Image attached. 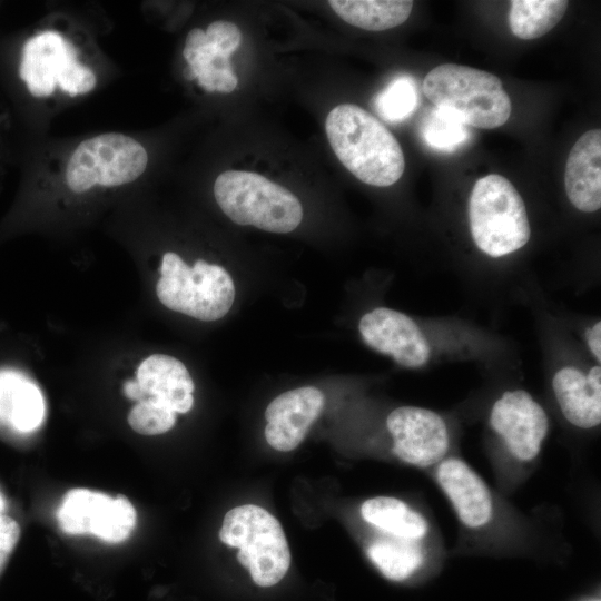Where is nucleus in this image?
I'll return each instance as SVG.
<instances>
[{"label": "nucleus", "instance_id": "f257e3e1", "mask_svg": "<svg viewBox=\"0 0 601 601\" xmlns=\"http://www.w3.org/2000/svg\"><path fill=\"white\" fill-rule=\"evenodd\" d=\"M325 130L338 160L361 181L387 187L403 175L405 159L392 132L372 114L342 104L327 115Z\"/></svg>", "mask_w": 601, "mask_h": 601}, {"label": "nucleus", "instance_id": "f03ea898", "mask_svg": "<svg viewBox=\"0 0 601 601\" xmlns=\"http://www.w3.org/2000/svg\"><path fill=\"white\" fill-rule=\"evenodd\" d=\"M422 88L435 108L455 115L467 127L494 129L511 115V100L501 80L484 70L440 65L425 76Z\"/></svg>", "mask_w": 601, "mask_h": 601}, {"label": "nucleus", "instance_id": "7ed1b4c3", "mask_svg": "<svg viewBox=\"0 0 601 601\" xmlns=\"http://www.w3.org/2000/svg\"><path fill=\"white\" fill-rule=\"evenodd\" d=\"M214 196L224 214L242 226L286 234L293 231L303 219L298 198L256 173H221L215 180Z\"/></svg>", "mask_w": 601, "mask_h": 601}, {"label": "nucleus", "instance_id": "20e7f679", "mask_svg": "<svg viewBox=\"0 0 601 601\" xmlns=\"http://www.w3.org/2000/svg\"><path fill=\"white\" fill-rule=\"evenodd\" d=\"M472 238L491 257L522 248L531 237L524 201L513 184L497 174L480 178L469 201Z\"/></svg>", "mask_w": 601, "mask_h": 601}, {"label": "nucleus", "instance_id": "39448f33", "mask_svg": "<svg viewBox=\"0 0 601 601\" xmlns=\"http://www.w3.org/2000/svg\"><path fill=\"white\" fill-rule=\"evenodd\" d=\"M156 294L167 308L211 322L229 312L235 285L224 267L203 259L189 267L179 255L169 252L162 256Z\"/></svg>", "mask_w": 601, "mask_h": 601}, {"label": "nucleus", "instance_id": "423d86ee", "mask_svg": "<svg viewBox=\"0 0 601 601\" xmlns=\"http://www.w3.org/2000/svg\"><path fill=\"white\" fill-rule=\"evenodd\" d=\"M219 539L238 548V562L259 587L277 584L290 565L288 543L278 520L265 509L245 504L228 511Z\"/></svg>", "mask_w": 601, "mask_h": 601}, {"label": "nucleus", "instance_id": "0eeeda50", "mask_svg": "<svg viewBox=\"0 0 601 601\" xmlns=\"http://www.w3.org/2000/svg\"><path fill=\"white\" fill-rule=\"evenodd\" d=\"M148 155L134 138L109 132L83 140L66 169L68 187L83 193L95 185L117 187L136 180L146 170Z\"/></svg>", "mask_w": 601, "mask_h": 601}, {"label": "nucleus", "instance_id": "6e6552de", "mask_svg": "<svg viewBox=\"0 0 601 601\" xmlns=\"http://www.w3.org/2000/svg\"><path fill=\"white\" fill-rule=\"evenodd\" d=\"M75 47L56 31H43L26 41L19 68L20 78L35 97H47L56 86L70 96L91 91L95 72L80 63Z\"/></svg>", "mask_w": 601, "mask_h": 601}, {"label": "nucleus", "instance_id": "1a4fd4ad", "mask_svg": "<svg viewBox=\"0 0 601 601\" xmlns=\"http://www.w3.org/2000/svg\"><path fill=\"white\" fill-rule=\"evenodd\" d=\"M136 518V510L125 495L114 499L87 489L67 492L57 512L63 532L91 534L111 543L122 542L130 535Z\"/></svg>", "mask_w": 601, "mask_h": 601}, {"label": "nucleus", "instance_id": "9d476101", "mask_svg": "<svg viewBox=\"0 0 601 601\" xmlns=\"http://www.w3.org/2000/svg\"><path fill=\"white\" fill-rule=\"evenodd\" d=\"M392 453L416 467L437 465L450 447L446 423L437 413L418 406H401L386 418Z\"/></svg>", "mask_w": 601, "mask_h": 601}, {"label": "nucleus", "instance_id": "9b49d317", "mask_svg": "<svg viewBox=\"0 0 601 601\" xmlns=\"http://www.w3.org/2000/svg\"><path fill=\"white\" fill-rule=\"evenodd\" d=\"M490 425L514 459L530 462L541 452L549 431V417L526 391L514 390L504 392L495 401Z\"/></svg>", "mask_w": 601, "mask_h": 601}, {"label": "nucleus", "instance_id": "f8f14e48", "mask_svg": "<svg viewBox=\"0 0 601 601\" xmlns=\"http://www.w3.org/2000/svg\"><path fill=\"white\" fill-rule=\"evenodd\" d=\"M358 329L366 345L393 357L410 368L425 365L430 345L417 324L407 315L386 307H377L363 315Z\"/></svg>", "mask_w": 601, "mask_h": 601}, {"label": "nucleus", "instance_id": "ddd939ff", "mask_svg": "<svg viewBox=\"0 0 601 601\" xmlns=\"http://www.w3.org/2000/svg\"><path fill=\"white\" fill-rule=\"evenodd\" d=\"M323 393L314 386L287 391L275 397L265 411V439L275 450L288 452L305 439L324 406Z\"/></svg>", "mask_w": 601, "mask_h": 601}, {"label": "nucleus", "instance_id": "4468645a", "mask_svg": "<svg viewBox=\"0 0 601 601\" xmlns=\"http://www.w3.org/2000/svg\"><path fill=\"white\" fill-rule=\"evenodd\" d=\"M435 477L463 525L481 529L492 520L491 491L465 461L445 457L436 465Z\"/></svg>", "mask_w": 601, "mask_h": 601}, {"label": "nucleus", "instance_id": "2eb2a0df", "mask_svg": "<svg viewBox=\"0 0 601 601\" xmlns=\"http://www.w3.org/2000/svg\"><path fill=\"white\" fill-rule=\"evenodd\" d=\"M135 380L145 400L159 403L175 413H187L193 407V378L186 366L173 356L150 355L138 366Z\"/></svg>", "mask_w": 601, "mask_h": 601}, {"label": "nucleus", "instance_id": "dca6fc26", "mask_svg": "<svg viewBox=\"0 0 601 601\" xmlns=\"http://www.w3.org/2000/svg\"><path fill=\"white\" fill-rule=\"evenodd\" d=\"M570 203L579 210L593 213L601 207V131L584 132L571 148L564 171Z\"/></svg>", "mask_w": 601, "mask_h": 601}, {"label": "nucleus", "instance_id": "f3484780", "mask_svg": "<svg viewBox=\"0 0 601 601\" xmlns=\"http://www.w3.org/2000/svg\"><path fill=\"white\" fill-rule=\"evenodd\" d=\"M552 388L563 416L580 428H592L601 422V367L593 366L585 375L565 366L552 380Z\"/></svg>", "mask_w": 601, "mask_h": 601}, {"label": "nucleus", "instance_id": "a211bd4d", "mask_svg": "<svg viewBox=\"0 0 601 601\" xmlns=\"http://www.w3.org/2000/svg\"><path fill=\"white\" fill-rule=\"evenodd\" d=\"M43 414L37 385L16 371H0V424L27 433L40 425Z\"/></svg>", "mask_w": 601, "mask_h": 601}, {"label": "nucleus", "instance_id": "6ab92c4d", "mask_svg": "<svg viewBox=\"0 0 601 601\" xmlns=\"http://www.w3.org/2000/svg\"><path fill=\"white\" fill-rule=\"evenodd\" d=\"M362 518L380 533L422 541L428 533L426 519L404 501L392 496H376L361 506Z\"/></svg>", "mask_w": 601, "mask_h": 601}, {"label": "nucleus", "instance_id": "aec40b11", "mask_svg": "<svg viewBox=\"0 0 601 601\" xmlns=\"http://www.w3.org/2000/svg\"><path fill=\"white\" fill-rule=\"evenodd\" d=\"M328 4L345 22L370 31H382L405 22L413 1L331 0Z\"/></svg>", "mask_w": 601, "mask_h": 601}, {"label": "nucleus", "instance_id": "412c9836", "mask_svg": "<svg viewBox=\"0 0 601 601\" xmlns=\"http://www.w3.org/2000/svg\"><path fill=\"white\" fill-rule=\"evenodd\" d=\"M366 554L381 573L393 581L407 579L424 562V549L421 541L383 533L367 544Z\"/></svg>", "mask_w": 601, "mask_h": 601}, {"label": "nucleus", "instance_id": "4be33fe9", "mask_svg": "<svg viewBox=\"0 0 601 601\" xmlns=\"http://www.w3.org/2000/svg\"><path fill=\"white\" fill-rule=\"evenodd\" d=\"M568 6L565 0L510 1V29L515 37L523 40L540 38L560 22Z\"/></svg>", "mask_w": 601, "mask_h": 601}, {"label": "nucleus", "instance_id": "5701e85b", "mask_svg": "<svg viewBox=\"0 0 601 601\" xmlns=\"http://www.w3.org/2000/svg\"><path fill=\"white\" fill-rule=\"evenodd\" d=\"M420 105V93L415 80L406 75L394 78L374 98V108L388 122L407 119Z\"/></svg>", "mask_w": 601, "mask_h": 601}, {"label": "nucleus", "instance_id": "b1692460", "mask_svg": "<svg viewBox=\"0 0 601 601\" xmlns=\"http://www.w3.org/2000/svg\"><path fill=\"white\" fill-rule=\"evenodd\" d=\"M422 137L431 148L453 152L469 139L470 131L455 115L435 108L423 122Z\"/></svg>", "mask_w": 601, "mask_h": 601}, {"label": "nucleus", "instance_id": "393cba45", "mask_svg": "<svg viewBox=\"0 0 601 601\" xmlns=\"http://www.w3.org/2000/svg\"><path fill=\"white\" fill-rule=\"evenodd\" d=\"M176 422V413L151 400L138 402L128 414L130 427L142 435H157L169 431Z\"/></svg>", "mask_w": 601, "mask_h": 601}, {"label": "nucleus", "instance_id": "a878e982", "mask_svg": "<svg viewBox=\"0 0 601 601\" xmlns=\"http://www.w3.org/2000/svg\"><path fill=\"white\" fill-rule=\"evenodd\" d=\"M190 76L198 79L199 86L208 91L231 92L237 87L229 58H218L213 63L189 67Z\"/></svg>", "mask_w": 601, "mask_h": 601}, {"label": "nucleus", "instance_id": "bb28decb", "mask_svg": "<svg viewBox=\"0 0 601 601\" xmlns=\"http://www.w3.org/2000/svg\"><path fill=\"white\" fill-rule=\"evenodd\" d=\"M205 33L208 43L216 49L220 58H229L242 42L240 30L229 21H214L208 26Z\"/></svg>", "mask_w": 601, "mask_h": 601}, {"label": "nucleus", "instance_id": "cd10ccee", "mask_svg": "<svg viewBox=\"0 0 601 601\" xmlns=\"http://www.w3.org/2000/svg\"><path fill=\"white\" fill-rule=\"evenodd\" d=\"M19 538L20 526L18 522L8 515L0 514V574L12 554Z\"/></svg>", "mask_w": 601, "mask_h": 601}, {"label": "nucleus", "instance_id": "c85d7f7f", "mask_svg": "<svg viewBox=\"0 0 601 601\" xmlns=\"http://www.w3.org/2000/svg\"><path fill=\"white\" fill-rule=\"evenodd\" d=\"M207 45L208 40L205 31L198 28L191 29L186 37V42L184 47L183 53L185 60H190L195 53H197Z\"/></svg>", "mask_w": 601, "mask_h": 601}, {"label": "nucleus", "instance_id": "c756f323", "mask_svg": "<svg viewBox=\"0 0 601 601\" xmlns=\"http://www.w3.org/2000/svg\"><path fill=\"white\" fill-rule=\"evenodd\" d=\"M589 349L598 362L601 361V323L598 321L591 328L585 331Z\"/></svg>", "mask_w": 601, "mask_h": 601}, {"label": "nucleus", "instance_id": "7c9ffc66", "mask_svg": "<svg viewBox=\"0 0 601 601\" xmlns=\"http://www.w3.org/2000/svg\"><path fill=\"white\" fill-rule=\"evenodd\" d=\"M124 393L128 398L135 400V401H144L145 396L142 391L140 390L138 383L136 380H129L126 381L124 384Z\"/></svg>", "mask_w": 601, "mask_h": 601}, {"label": "nucleus", "instance_id": "2f4dec72", "mask_svg": "<svg viewBox=\"0 0 601 601\" xmlns=\"http://www.w3.org/2000/svg\"><path fill=\"white\" fill-rule=\"evenodd\" d=\"M3 506H4V501H3L2 495L0 494V514H1L2 510H3Z\"/></svg>", "mask_w": 601, "mask_h": 601}, {"label": "nucleus", "instance_id": "473e14b6", "mask_svg": "<svg viewBox=\"0 0 601 601\" xmlns=\"http://www.w3.org/2000/svg\"><path fill=\"white\" fill-rule=\"evenodd\" d=\"M594 601H600V600H594Z\"/></svg>", "mask_w": 601, "mask_h": 601}]
</instances>
